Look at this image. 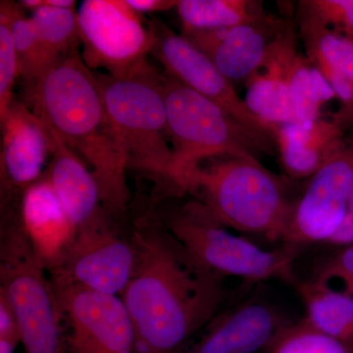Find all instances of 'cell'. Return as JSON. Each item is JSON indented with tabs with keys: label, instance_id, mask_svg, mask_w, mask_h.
<instances>
[{
	"label": "cell",
	"instance_id": "30",
	"mask_svg": "<svg viewBox=\"0 0 353 353\" xmlns=\"http://www.w3.org/2000/svg\"><path fill=\"white\" fill-rule=\"evenodd\" d=\"M128 4L137 12L141 14L162 12L178 6L176 0H127Z\"/></svg>",
	"mask_w": 353,
	"mask_h": 353
},
{
	"label": "cell",
	"instance_id": "32",
	"mask_svg": "<svg viewBox=\"0 0 353 353\" xmlns=\"http://www.w3.org/2000/svg\"><path fill=\"white\" fill-rule=\"evenodd\" d=\"M76 1L74 0H43V6L57 7V8L74 9Z\"/></svg>",
	"mask_w": 353,
	"mask_h": 353
},
{
	"label": "cell",
	"instance_id": "14",
	"mask_svg": "<svg viewBox=\"0 0 353 353\" xmlns=\"http://www.w3.org/2000/svg\"><path fill=\"white\" fill-rule=\"evenodd\" d=\"M290 323L274 304L250 297L222 309L176 353H255Z\"/></svg>",
	"mask_w": 353,
	"mask_h": 353
},
{
	"label": "cell",
	"instance_id": "21",
	"mask_svg": "<svg viewBox=\"0 0 353 353\" xmlns=\"http://www.w3.org/2000/svg\"><path fill=\"white\" fill-rule=\"evenodd\" d=\"M294 287L305 309L304 321L353 348V297L310 279L297 281Z\"/></svg>",
	"mask_w": 353,
	"mask_h": 353
},
{
	"label": "cell",
	"instance_id": "24",
	"mask_svg": "<svg viewBox=\"0 0 353 353\" xmlns=\"http://www.w3.org/2000/svg\"><path fill=\"white\" fill-rule=\"evenodd\" d=\"M43 50L53 64L78 51L81 43L78 12L74 9L43 6L32 13Z\"/></svg>",
	"mask_w": 353,
	"mask_h": 353
},
{
	"label": "cell",
	"instance_id": "28",
	"mask_svg": "<svg viewBox=\"0 0 353 353\" xmlns=\"http://www.w3.org/2000/svg\"><path fill=\"white\" fill-rule=\"evenodd\" d=\"M299 3V19L353 39V0H306Z\"/></svg>",
	"mask_w": 353,
	"mask_h": 353
},
{
	"label": "cell",
	"instance_id": "17",
	"mask_svg": "<svg viewBox=\"0 0 353 353\" xmlns=\"http://www.w3.org/2000/svg\"><path fill=\"white\" fill-rule=\"evenodd\" d=\"M294 38L289 25L272 44L259 71L250 77L243 99L246 108L260 121L273 128L299 122L290 97L285 52Z\"/></svg>",
	"mask_w": 353,
	"mask_h": 353
},
{
	"label": "cell",
	"instance_id": "12",
	"mask_svg": "<svg viewBox=\"0 0 353 353\" xmlns=\"http://www.w3.org/2000/svg\"><path fill=\"white\" fill-rule=\"evenodd\" d=\"M150 26L154 39L150 54L161 63L165 74L215 102L252 132L275 141L278 127L269 126L255 117L236 94L231 81L202 51L159 20L152 21Z\"/></svg>",
	"mask_w": 353,
	"mask_h": 353
},
{
	"label": "cell",
	"instance_id": "13",
	"mask_svg": "<svg viewBox=\"0 0 353 353\" xmlns=\"http://www.w3.org/2000/svg\"><path fill=\"white\" fill-rule=\"evenodd\" d=\"M0 124L2 209L19 205L25 190L43 176L52 138L39 116L17 99L0 115Z\"/></svg>",
	"mask_w": 353,
	"mask_h": 353
},
{
	"label": "cell",
	"instance_id": "7",
	"mask_svg": "<svg viewBox=\"0 0 353 353\" xmlns=\"http://www.w3.org/2000/svg\"><path fill=\"white\" fill-rule=\"evenodd\" d=\"M0 231V290L17 318L24 353H69L48 272L34 257L19 213L1 214Z\"/></svg>",
	"mask_w": 353,
	"mask_h": 353
},
{
	"label": "cell",
	"instance_id": "20",
	"mask_svg": "<svg viewBox=\"0 0 353 353\" xmlns=\"http://www.w3.org/2000/svg\"><path fill=\"white\" fill-rule=\"evenodd\" d=\"M299 29L309 61L353 111V39L303 19H299Z\"/></svg>",
	"mask_w": 353,
	"mask_h": 353
},
{
	"label": "cell",
	"instance_id": "33",
	"mask_svg": "<svg viewBox=\"0 0 353 353\" xmlns=\"http://www.w3.org/2000/svg\"><path fill=\"white\" fill-rule=\"evenodd\" d=\"M18 345L16 341L0 340V353H15Z\"/></svg>",
	"mask_w": 353,
	"mask_h": 353
},
{
	"label": "cell",
	"instance_id": "3",
	"mask_svg": "<svg viewBox=\"0 0 353 353\" xmlns=\"http://www.w3.org/2000/svg\"><path fill=\"white\" fill-rule=\"evenodd\" d=\"M181 194L201 202L230 229L271 243H283L294 205L287 181L256 157L236 155L202 162L183 180Z\"/></svg>",
	"mask_w": 353,
	"mask_h": 353
},
{
	"label": "cell",
	"instance_id": "18",
	"mask_svg": "<svg viewBox=\"0 0 353 353\" xmlns=\"http://www.w3.org/2000/svg\"><path fill=\"white\" fill-rule=\"evenodd\" d=\"M51 138L50 162L43 176L78 229L103 208L101 190L94 173L82 158L57 137L51 134Z\"/></svg>",
	"mask_w": 353,
	"mask_h": 353
},
{
	"label": "cell",
	"instance_id": "34",
	"mask_svg": "<svg viewBox=\"0 0 353 353\" xmlns=\"http://www.w3.org/2000/svg\"><path fill=\"white\" fill-rule=\"evenodd\" d=\"M348 211L352 212L353 214V190L352 192V196H350V202H348Z\"/></svg>",
	"mask_w": 353,
	"mask_h": 353
},
{
	"label": "cell",
	"instance_id": "16",
	"mask_svg": "<svg viewBox=\"0 0 353 353\" xmlns=\"http://www.w3.org/2000/svg\"><path fill=\"white\" fill-rule=\"evenodd\" d=\"M19 219L37 261L50 271L63 259L77 227L44 176L21 197Z\"/></svg>",
	"mask_w": 353,
	"mask_h": 353
},
{
	"label": "cell",
	"instance_id": "9",
	"mask_svg": "<svg viewBox=\"0 0 353 353\" xmlns=\"http://www.w3.org/2000/svg\"><path fill=\"white\" fill-rule=\"evenodd\" d=\"M78 22L88 68L101 67L109 75L124 76L148 62L154 39L152 26L127 0H85Z\"/></svg>",
	"mask_w": 353,
	"mask_h": 353
},
{
	"label": "cell",
	"instance_id": "6",
	"mask_svg": "<svg viewBox=\"0 0 353 353\" xmlns=\"http://www.w3.org/2000/svg\"><path fill=\"white\" fill-rule=\"evenodd\" d=\"M97 77L127 168L150 176L164 192L172 152L161 74L146 62L127 75Z\"/></svg>",
	"mask_w": 353,
	"mask_h": 353
},
{
	"label": "cell",
	"instance_id": "29",
	"mask_svg": "<svg viewBox=\"0 0 353 353\" xmlns=\"http://www.w3.org/2000/svg\"><path fill=\"white\" fill-rule=\"evenodd\" d=\"M310 280L353 297V245L341 246L320 262Z\"/></svg>",
	"mask_w": 353,
	"mask_h": 353
},
{
	"label": "cell",
	"instance_id": "4",
	"mask_svg": "<svg viewBox=\"0 0 353 353\" xmlns=\"http://www.w3.org/2000/svg\"><path fill=\"white\" fill-rule=\"evenodd\" d=\"M150 208L162 225L199 266L224 280L240 278L248 283L280 280L296 285L294 263L299 248L283 245L265 250L245 236L230 231L196 199L169 204L154 197Z\"/></svg>",
	"mask_w": 353,
	"mask_h": 353
},
{
	"label": "cell",
	"instance_id": "2",
	"mask_svg": "<svg viewBox=\"0 0 353 353\" xmlns=\"http://www.w3.org/2000/svg\"><path fill=\"white\" fill-rule=\"evenodd\" d=\"M26 92L30 108L50 134L90 167L104 209L121 219L129 217L126 158L106 112L97 77L79 51L59 60Z\"/></svg>",
	"mask_w": 353,
	"mask_h": 353
},
{
	"label": "cell",
	"instance_id": "25",
	"mask_svg": "<svg viewBox=\"0 0 353 353\" xmlns=\"http://www.w3.org/2000/svg\"><path fill=\"white\" fill-rule=\"evenodd\" d=\"M11 32L19 65V76L29 90L54 64L43 50L32 18L25 15L19 3L14 4Z\"/></svg>",
	"mask_w": 353,
	"mask_h": 353
},
{
	"label": "cell",
	"instance_id": "1",
	"mask_svg": "<svg viewBox=\"0 0 353 353\" xmlns=\"http://www.w3.org/2000/svg\"><path fill=\"white\" fill-rule=\"evenodd\" d=\"M131 222L136 260L119 296L134 330V353H176L222 310L228 290L152 208Z\"/></svg>",
	"mask_w": 353,
	"mask_h": 353
},
{
	"label": "cell",
	"instance_id": "10",
	"mask_svg": "<svg viewBox=\"0 0 353 353\" xmlns=\"http://www.w3.org/2000/svg\"><path fill=\"white\" fill-rule=\"evenodd\" d=\"M352 190L353 143L341 141L294 202L283 245L326 243L347 214Z\"/></svg>",
	"mask_w": 353,
	"mask_h": 353
},
{
	"label": "cell",
	"instance_id": "23",
	"mask_svg": "<svg viewBox=\"0 0 353 353\" xmlns=\"http://www.w3.org/2000/svg\"><path fill=\"white\" fill-rule=\"evenodd\" d=\"M176 8L183 32L234 27L265 17L261 2L250 0H181Z\"/></svg>",
	"mask_w": 353,
	"mask_h": 353
},
{
	"label": "cell",
	"instance_id": "22",
	"mask_svg": "<svg viewBox=\"0 0 353 353\" xmlns=\"http://www.w3.org/2000/svg\"><path fill=\"white\" fill-rule=\"evenodd\" d=\"M285 70L290 97L299 122L318 119L320 109L336 97L321 72L296 50L294 38L285 52Z\"/></svg>",
	"mask_w": 353,
	"mask_h": 353
},
{
	"label": "cell",
	"instance_id": "15",
	"mask_svg": "<svg viewBox=\"0 0 353 353\" xmlns=\"http://www.w3.org/2000/svg\"><path fill=\"white\" fill-rule=\"evenodd\" d=\"M287 26L282 21L265 16L257 22L183 32V36L232 82L248 80L263 67L272 44Z\"/></svg>",
	"mask_w": 353,
	"mask_h": 353
},
{
	"label": "cell",
	"instance_id": "19",
	"mask_svg": "<svg viewBox=\"0 0 353 353\" xmlns=\"http://www.w3.org/2000/svg\"><path fill=\"white\" fill-rule=\"evenodd\" d=\"M340 122L318 118L279 126L275 141L292 179L311 178L341 143Z\"/></svg>",
	"mask_w": 353,
	"mask_h": 353
},
{
	"label": "cell",
	"instance_id": "5",
	"mask_svg": "<svg viewBox=\"0 0 353 353\" xmlns=\"http://www.w3.org/2000/svg\"><path fill=\"white\" fill-rule=\"evenodd\" d=\"M162 83L172 152L168 185L163 194L182 196L183 180L210 158L273 153L274 141L243 126L215 102L167 74L162 75Z\"/></svg>",
	"mask_w": 353,
	"mask_h": 353
},
{
	"label": "cell",
	"instance_id": "8",
	"mask_svg": "<svg viewBox=\"0 0 353 353\" xmlns=\"http://www.w3.org/2000/svg\"><path fill=\"white\" fill-rule=\"evenodd\" d=\"M134 260L131 220L102 208L78 227L63 259L48 275L54 288L120 296L131 278Z\"/></svg>",
	"mask_w": 353,
	"mask_h": 353
},
{
	"label": "cell",
	"instance_id": "26",
	"mask_svg": "<svg viewBox=\"0 0 353 353\" xmlns=\"http://www.w3.org/2000/svg\"><path fill=\"white\" fill-rule=\"evenodd\" d=\"M267 353H353V348L322 334L304 320L290 322L266 348Z\"/></svg>",
	"mask_w": 353,
	"mask_h": 353
},
{
	"label": "cell",
	"instance_id": "11",
	"mask_svg": "<svg viewBox=\"0 0 353 353\" xmlns=\"http://www.w3.org/2000/svg\"><path fill=\"white\" fill-rule=\"evenodd\" d=\"M52 289L69 353H134V330L120 296L80 288Z\"/></svg>",
	"mask_w": 353,
	"mask_h": 353
},
{
	"label": "cell",
	"instance_id": "31",
	"mask_svg": "<svg viewBox=\"0 0 353 353\" xmlns=\"http://www.w3.org/2000/svg\"><path fill=\"white\" fill-rule=\"evenodd\" d=\"M326 243L336 246L353 245V214L348 211L345 219L341 223L333 236Z\"/></svg>",
	"mask_w": 353,
	"mask_h": 353
},
{
	"label": "cell",
	"instance_id": "27",
	"mask_svg": "<svg viewBox=\"0 0 353 353\" xmlns=\"http://www.w3.org/2000/svg\"><path fill=\"white\" fill-rule=\"evenodd\" d=\"M14 2L0 4V115L14 101L13 88L19 77V65L14 46L11 21Z\"/></svg>",
	"mask_w": 353,
	"mask_h": 353
}]
</instances>
